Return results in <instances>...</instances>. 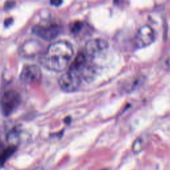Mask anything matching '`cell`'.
<instances>
[{
    "instance_id": "obj_1",
    "label": "cell",
    "mask_w": 170,
    "mask_h": 170,
    "mask_svg": "<svg viewBox=\"0 0 170 170\" xmlns=\"http://www.w3.org/2000/svg\"><path fill=\"white\" fill-rule=\"evenodd\" d=\"M74 54L71 44L66 41H58L52 43L43 53L41 63L47 69L61 72L67 67Z\"/></svg>"
},
{
    "instance_id": "obj_2",
    "label": "cell",
    "mask_w": 170,
    "mask_h": 170,
    "mask_svg": "<svg viewBox=\"0 0 170 170\" xmlns=\"http://www.w3.org/2000/svg\"><path fill=\"white\" fill-rule=\"evenodd\" d=\"M21 103V96L18 92L13 90H6L2 96L0 105L5 116L12 114Z\"/></svg>"
},
{
    "instance_id": "obj_3",
    "label": "cell",
    "mask_w": 170,
    "mask_h": 170,
    "mask_svg": "<svg viewBox=\"0 0 170 170\" xmlns=\"http://www.w3.org/2000/svg\"><path fill=\"white\" fill-rule=\"evenodd\" d=\"M33 33L42 39L50 41L54 39L61 31V27L57 23H40L33 27Z\"/></svg>"
},
{
    "instance_id": "obj_4",
    "label": "cell",
    "mask_w": 170,
    "mask_h": 170,
    "mask_svg": "<svg viewBox=\"0 0 170 170\" xmlns=\"http://www.w3.org/2000/svg\"><path fill=\"white\" fill-rule=\"evenodd\" d=\"M155 37V32L150 25H143L138 29L136 35L135 45L138 48L146 47L153 42Z\"/></svg>"
},
{
    "instance_id": "obj_5",
    "label": "cell",
    "mask_w": 170,
    "mask_h": 170,
    "mask_svg": "<svg viewBox=\"0 0 170 170\" xmlns=\"http://www.w3.org/2000/svg\"><path fill=\"white\" fill-rule=\"evenodd\" d=\"M81 82L82 79L78 75L68 70L59 78V84L63 90L73 92L79 89Z\"/></svg>"
},
{
    "instance_id": "obj_6",
    "label": "cell",
    "mask_w": 170,
    "mask_h": 170,
    "mask_svg": "<svg viewBox=\"0 0 170 170\" xmlns=\"http://www.w3.org/2000/svg\"><path fill=\"white\" fill-rule=\"evenodd\" d=\"M41 70L38 66L28 64L22 69L20 79L26 83H36L41 79Z\"/></svg>"
},
{
    "instance_id": "obj_7",
    "label": "cell",
    "mask_w": 170,
    "mask_h": 170,
    "mask_svg": "<svg viewBox=\"0 0 170 170\" xmlns=\"http://www.w3.org/2000/svg\"><path fill=\"white\" fill-rule=\"evenodd\" d=\"M108 47V42L103 39H93L87 41L85 45V52L90 58L98 53L105 51Z\"/></svg>"
},
{
    "instance_id": "obj_8",
    "label": "cell",
    "mask_w": 170,
    "mask_h": 170,
    "mask_svg": "<svg viewBox=\"0 0 170 170\" xmlns=\"http://www.w3.org/2000/svg\"><path fill=\"white\" fill-rule=\"evenodd\" d=\"M20 53L25 57H33L40 53L42 50V45L40 42L30 39L26 41L20 49Z\"/></svg>"
},
{
    "instance_id": "obj_9",
    "label": "cell",
    "mask_w": 170,
    "mask_h": 170,
    "mask_svg": "<svg viewBox=\"0 0 170 170\" xmlns=\"http://www.w3.org/2000/svg\"><path fill=\"white\" fill-rule=\"evenodd\" d=\"M16 150H17V146L10 145L0 152V168L3 166L4 163L14 154Z\"/></svg>"
},
{
    "instance_id": "obj_10",
    "label": "cell",
    "mask_w": 170,
    "mask_h": 170,
    "mask_svg": "<svg viewBox=\"0 0 170 170\" xmlns=\"http://www.w3.org/2000/svg\"><path fill=\"white\" fill-rule=\"evenodd\" d=\"M8 141L12 146H15L19 139V131L17 128H13L11 130L8 135Z\"/></svg>"
},
{
    "instance_id": "obj_11",
    "label": "cell",
    "mask_w": 170,
    "mask_h": 170,
    "mask_svg": "<svg viewBox=\"0 0 170 170\" xmlns=\"http://www.w3.org/2000/svg\"><path fill=\"white\" fill-rule=\"evenodd\" d=\"M83 23H82L81 21H75L71 24L70 27V31L73 33H78L83 29Z\"/></svg>"
},
{
    "instance_id": "obj_12",
    "label": "cell",
    "mask_w": 170,
    "mask_h": 170,
    "mask_svg": "<svg viewBox=\"0 0 170 170\" xmlns=\"http://www.w3.org/2000/svg\"><path fill=\"white\" fill-rule=\"evenodd\" d=\"M142 150V141L141 139H137L134 142L132 146V151L137 153H139Z\"/></svg>"
},
{
    "instance_id": "obj_13",
    "label": "cell",
    "mask_w": 170,
    "mask_h": 170,
    "mask_svg": "<svg viewBox=\"0 0 170 170\" xmlns=\"http://www.w3.org/2000/svg\"><path fill=\"white\" fill-rule=\"evenodd\" d=\"M15 5V2H8L5 3V8L7 9H12L14 7Z\"/></svg>"
},
{
    "instance_id": "obj_14",
    "label": "cell",
    "mask_w": 170,
    "mask_h": 170,
    "mask_svg": "<svg viewBox=\"0 0 170 170\" xmlns=\"http://www.w3.org/2000/svg\"><path fill=\"white\" fill-rule=\"evenodd\" d=\"M13 18H8L7 19H5V26H6V27H8L11 24H12L13 23Z\"/></svg>"
},
{
    "instance_id": "obj_15",
    "label": "cell",
    "mask_w": 170,
    "mask_h": 170,
    "mask_svg": "<svg viewBox=\"0 0 170 170\" xmlns=\"http://www.w3.org/2000/svg\"><path fill=\"white\" fill-rule=\"evenodd\" d=\"M63 3L62 1H52L51 2V3L53 5H55V6H59V5H61Z\"/></svg>"
},
{
    "instance_id": "obj_16",
    "label": "cell",
    "mask_w": 170,
    "mask_h": 170,
    "mask_svg": "<svg viewBox=\"0 0 170 170\" xmlns=\"http://www.w3.org/2000/svg\"><path fill=\"white\" fill-rule=\"evenodd\" d=\"M33 170H44V169H43V168H42V167H37V168H35V169H33Z\"/></svg>"
}]
</instances>
